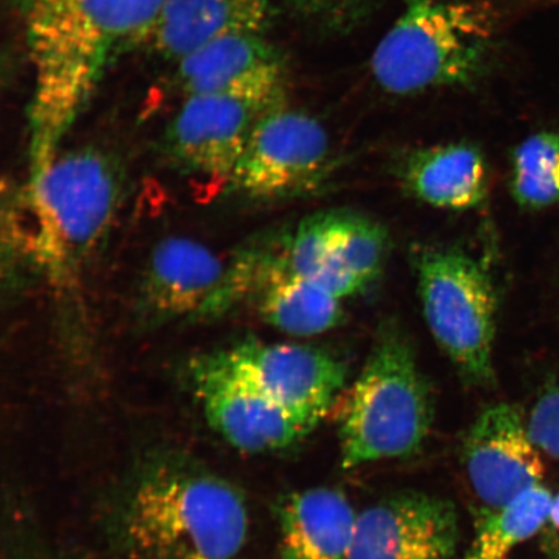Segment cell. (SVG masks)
<instances>
[{
    "instance_id": "obj_1",
    "label": "cell",
    "mask_w": 559,
    "mask_h": 559,
    "mask_svg": "<svg viewBox=\"0 0 559 559\" xmlns=\"http://www.w3.org/2000/svg\"><path fill=\"white\" fill-rule=\"evenodd\" d=\"M164 0H13L32 67L29 180L60 153L105 74L142 44Z\"/></svg>"
},
{
    "instance_id": "obj_2",
    "label": "cell",
    "mask_w": 559,
    "mask_h": 559,
    "mask_svg": "<svg viewBox=\"0 0 559 559\" xmlns=\"http://www.w3.org/2000/svg\"><path fill=\"white\" fill-rule=\"evenodd\" d=\"M115 521L124 547L146 559H234L249 531L240 489L178 454L138 467Z\"/></svg>"
},
{
    "instance_id": "obj_3",
    "label": "cell",
    "mask_w": 559,
    "mask_h": 559,
    "mask_svg": "<svg viewBox=\"0 0 559 559\" xmlns=\"http://www.w3.org/2000/svg\"><path fill=\"white\" fill-rule=\"evenodd\" d=\"M473 0H405L370 59L384 93L411 96L477 81L491 56L496 23Z\"/></svg>"
},
{
    "instance_id": "obj_4",
    "label": "cell",
    "mask_w": 559,
    "mask_h": 559,
    "mask_svg": "<svg viewBox=\"0 0 559 559\" xmlns=\"http://www.w3.org/2000/svg\"><path fill=\"white\" fill-rule=\"evenodd\" d=\"M345 394L337 417L345 469L409 457L421 449L435 418V397L414 347L395 324H383Z\"/></svg>"
},
{
    "instance_id": "obj_5",
    "label": "cell",
    "mask_w": 559,
    "mask_h": 559,
    "mask_svg": "<svg viewBox=\"0 0 559 559\" xmlns=\"http://www.w3.org/2000/svg\"><path fill=\"white\" fill-rule=\"evenodd\" d=\"M123 194V174L96 148L59 153L27 183L34 229L32 251L41 271L64 282L104 241Z\"/></svg>"
},
{
    "instance_id": "obj_6",
    "label": "cell",
    "mask_w": 559,
    "mask_h": 559,
    "mask_svg": "<svg viewBox=\"0 0 559 559\" xmlns=\"http://www.w3.org/2000/svg\"><path fill=\"white\" fill-rule=\"evenodd\" d=\"M426 324L459 374L473 386L495 379L498 295L488 270L457 248L426 247L415 255Z\"/></svg>"
},
{
    "instance_id": "obj_7",
    "label": "cell",
    "mask_w": 559,
    "mask_h": 559,
    "mask_svg": "<svg viewBox=\"0 0 559 559\" xmlns=\"http://www.w3.org/2000/svg\"><path fill=\"white\" fill-rule=\"evenodd\" d=\"M331 165V140L324 126L302 110L280 104L258 118L227 187L260 202L296 198L318 187Z\"/></svg>"
},
{
    "instance_id": "obj_8",
    "label": "cell",
    "mask_w": 559,
    "mask_h": 559,
    "mask_svg": "<svg viewBox=\"0 0 559 559\" xmlns=\"http://www.w3.org/2000/svg\"><path fill=\"white\" fill-rule=\"evenodd\" d=\"M388 249L380 223L347 210L313 214L282 239L286 270L341 300L372 286Z\"/></svg>"
},
{
    "instance_id": "obj_9",
    "label": "cell",
    "mask_w": 559,
    "mask_h": 559,
    "mask_svg": "<svg viewBox=\"0 0 559 559\" xmlns=\"http://www.w3.org/2000/svg\"><path fill=\"white\" fill-rule=\"evenodd\" d=\"M311 432L340 400L347 367L325 349L248 340L214 353Z\"/></svg>"
},
{
    "instance_id": "obj_10",
    "label": "cell",
    "mask_w": 559,
    "mask_h": 559,
    "mask_svg": "<svg viewBox=\"0 0 559 559\" xmlns=\"http://www.w3.org/2000/svg\"><path fill=\"white\" fill-rule=\"evenodd\" d=\"M190 380L209 425L236 450L282 451L310 435L282 405L214 353L191 361Z\"/></svg>"
},
{
    "instance_id": "obj_11",
    "label": "cell",
    "mask_w": 559,
    "mask_h": 559,
    "mask_svg": "<svg viewBox=\"0 0 559 559\" xmlns=\"http://www.w3.org/2000/svg\"><path fill=\"white\" fill-rule=\"evenodd\" d=\"M463 463L486 516L540 486L545 475L542 451L530 438L526 419L508 403L492 405L475 419L464 440Z\"/></svg>"
},
{
    "instance_id": "obj_12",
    "label": "cell",
    "mask_w": 559,
    "mask_h": 559,
    "mask_svg": "<svg viewBox=\"0 0 559 559\" xmlns=\"http://www.w3.org/2000/svg\"><path fill=\"white\" fill-rule=\"evenodd\" d=\"M460 543V520L451 501L402 491L358 516L347 559H452Z\"/></svg>"
},
{
    "instance_id": "obj_13",
    "label": "cell",
    "mask_w": 559,
    "mask_h": 559,
    "mask_svg": "<svg viewBox=\"0 0 559 559\" xmlns=\"http://www.w3.org/2000/svg\"><path fill=\"white\" fill-rule=\"evenodd\" d=\"M271 108L227 95L187 96L167 126L165 155L181 171L227 183L258 118Z\"/></svg>"
},
{
    "instance_id": "obj_14",
    "label": "cell",
    "mask_w": 559,
    "mask_h": 559,
    "mask_svg": "<svg viewBox=\"0 0 559 559\" xmlns=\"http://www.w3.org/2000/svg\"><path fill=\"white\" fill-rule=\"evenodd\" d=\"M227 262L199 241L169 237L156 245L140 284L136 320L144 330L194 320L225 277Z\"/></svg>"
},
{
    "instance_id": "obj_15",
    "label": "cell",
    "mask_w": 559,
    "mask_h": 559,
    "mask_svg": "<svg viewBox=\"0 0 559 559\" xmlns=\"http://www.w3.org/2000/svg\"><path fill=\"white\" fill-rule=\"evenodd\" d=\"M177 83L185 97L227 95L275 107L284 104L285 64L265 35H234L177 62Z\"/></svg>"
},
{
    "instance_id": "obj_16",
    "label": "cell",
    "mask_w": 559,
    "mask_h": 559,
    "mask_svg": "<svg viewBox=\"0 0 559 559\" xmlns=\"http://www.w3.org/2000/svg\"><path fill=\"white\" fill-rule=\"evenodd\" d=\"M275 17V0H164L140 45L179 62L223 38L265 35Z\"/></svg>"
},
{
    "instance_id": "obj_17",
    "label": "cell",
    "mask_w": 559,
    "mask_h": 559,
    "mask_svg": "<svg viewBox=\"0 0 559 559\" xmlns=\"http://www.w3.org/2000/svg\"><path fill=\"white\" fill-rule=\"evenodd\" d=\"M277 521L283 559H347L358 514L344 492L319 487L280 500Z\"/></svg>"
},
{
    "instance_id": "obj_18",
    "label": "cell",
    "mask_w": 559,
    "mask_h": 559,
    "mask_svg": "<svg viewBox=\"0 0 559 559\" xmlns=\"http://www.w3.org/2000/svg\"><path fill=\"white\" fill-rule=\"evenodd\" d=\"M400 178L424 204L454 212L484 204L489 190L484 152L466 142L412 151L402 160Z\"/></svg>"
},
{
    "instance_id": "obj_19",
    "label": "cell",
    "mask_w": 559,
    "mask_h": 559,
    "mask_svg": "<svg viewBox=\"0 0 559 559\" xmlns=\"http://www.w3.org/2000/svg\"><path fill=\"white\" fill-rule=\"evenodd\" d=\"M264 323L293 337H314L344 319L342 300L286 270L282 250L274 271L253 299Z\"/></svg>"
},
{
    "instance_id": "obj_20",
    "label": "cell",
    "mask_w": 559,
    "mask_h": 559,
    "mask_svg": "<svg viewBox=\"0 0 559 559\" xmlns=\"http://www.w3.org/2000/svg\"><path fill=\"white\" fill-rule=\"evenodd\" d=\"M554 495L542 485L530 489L500 512L481 520L477 536L461 559H508L549 521Z\"/></svg>"
},
{
    "instance_id": "obj_21",
    "label": "cell",
    "mask_w": 559,
    "mask_h": 559,
    "mask_svg": "<svg viewBox=\"0 0 559 559\" xmlns=\"http://www.w3.org/2000/svg\"><path fill=\"white\" fill-rule=\"evenodd\" d=\"M510 164V193L516 205L542 210L559 204V129L524 139Z\"/></svg>"
},
{
    "instance_id": "obj_22",
    "label": "cell",
    "mask_w": 559,
    "mask_h": 559,
    "mask_svg": "<svg viewBox=\"0 0 559 559\" xmlns=\"http://www.w3.org/2000/svg\"><path fill=\"white\" fill-rule=\"evenodd\" d=\"M526 424L537 449L559 460V376L545 384Z\"/></svg>"
},
{
    "instance_id": "obj_23",
    "label": "cell",
    "mask_w": 559,
    "mask_h": 559,
    "mask_svg": "<svg viewBox=\"0 0 559 559\" xmlns=\"http://www.w3.org/2000/svg\"><path fill=\"white\" fill-rule=\"evenodd\" d=\"M293 10L305 17L332 21L335 17L346 15L347 7L356 0H286Z\"/></svg>"
},
{
    "instance_id": "obj_24",
    "label": "cell",
    "mask_w": 559,
    "mask_h": 559,
    "mask_svg": "<svg viewBox=\"0 0 559 559\" xmlns=\"http://www.w3.org/2000/svg\"><path fill=\"white\" fill-rule=\"evenodd\" d=\"M551 528L559 533V495L555 498L554 506H551L549 521Z\"/></svg>"
}]
</instances>
